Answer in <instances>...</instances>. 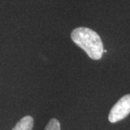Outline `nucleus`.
<instances>
[{
    "label": "nucleus",
    "instance_id": "obj_4",
    "mask_svg": "<svg viewBox=\"0 0 130 130\" xmlns=\"http://www.w3.org/2000/svg\"><path fill=\"white\" fill-rule=\"evenodd\" d=\"M45 130H61L59 121L56 119H51L46 126Z\"/></svg>",
    "mask_w": 130,
    "mask_h": 130
},
{
    "label": "nucleus",
    "instance_id": "obj_1",
    "mask_svg": "<svg viewBox=\"0 0 130 130\" xmlns=\"http://www.w3.org/2000/svg\"><path fill=\"white\" fill-rule=\"evenodd\" d=\"M71 38L90 59L98 60L102 58L104 50L101 38L92 29L84 27L75 28L71 33Z\"/></svg>",
    "mask_w": 130,
    "mask_h": 130
},
{
    "label": "nucleus",
    "instance_id": "obj_3",
    "mask_svg": "<svg viewBox=\"0 0 130 130\" xmlns=\"http://www.w3.org/2000/svg\"><path fill=\"white\" fill-rule=\"evenodd\" d=\"M33 126V119L32 116H26L17 123L12 130H32Z\"/></svg>",
    "mask_w": 130,
    "mask_h": 130
},
{
    "label": "nucleus",
    "instance_id": "obj_2",
    "mask_svg": "<svg viewBox=\"0 0 130 130\" xmlns=\"http://www.w3.org/2000/svg\"><path fill=\"white\" fill-rule=\"evenodd\" d=\"M130 113V94L126 95L113 106L108 115V120L116 123L122 120Z\"/></svg>",
    "mask_w": 130,
    "mask_h": 130
}]
</instances>
